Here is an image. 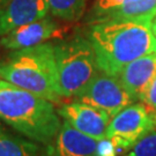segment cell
I'll return each instance as SVG.
<instances>
[{
    "mask_svg": "<svg viewBox=\"0 0 156 156\" xmlns=\"http://www.w3.org/2000/svg\"><path fill=\"white\" fill-rule=\"evenodd\" d=\"M88 38L100 71L118 76L124 67L140 57L156 52L151 22L105 21L90 24Z\"/></svg>",
    "mask_w": 156,
    "mask_h": 156,
    "instance_id": "cell-1",
    "label": "cell"
},
{
    "mask_svg": "<svg viewBox=\"0 0 156 156\" xmlns=\"http://www.w3.org/2000/svg\"><path fill=\"white\" fill-rule=\"evenodd\" d=\"M0 120L23 136L51 147L62 127L53 102L0 80Z\"/></svg>",
    "mask_w": 156,
    "mask_h": 156,
    "instance_id": "cell-2",
    "label": "cell"
},
{
    "mask_svg": "<svg viewBox=\"0 0 156 156\" xmlns=\"http://www.w3.org/2000/svg\"><path fill=\"white\" fill-rule=\"evenodd\" d=\"M0 78L53 103L64 98L53 43L13 50L0 60Z\"/></svg>",
    "mask_w": 156,
    "mask_h": 156,
    "instance_id": "cell-3",
    "label": "cell"
},
{
    "mask_svg": "<svg viewBox=\"0 0 156 156\" xmlns=\"http://www.w3.org/2000/svg\"><path fill=\"white\" fill-rule=\"evenodd\" d=\"M53 45L62 96L74 98L100 72L93 44L88 37L75 34Z\"/></svg>",
    "mask_w": 156,
    "mask_h": 156,
    "instance_id": "cell-4",
    "label": "cell"
},
{
    "mask_svg": "<svg viewBox=\"0 0 156 156\" xmlns=\"http://www.w3.org/2000/svg\"><path fill=\"white\" fill-rule=\"evenodd\" d=\"M155 129L154 118L144 103H132L111 118L106 138L119 151H128L146 134Z\"/></svg>",
    "mask_w": 156,
    "mask_h": 156,
    "instance_id": "cell-5",
    "label": "cell"
},
{
    "mask_svg": "<svg viewBox=\"0 0 156 156\" xmlns=\"http://www.w3.org/2000/svg\"><path fill=\"white\" fill-rule=\"evenodd\" d=\"M75 101L98 108L113 117L124 108L134 103L133 97L124 88L118 76L100 72L90 80L82 90H80Z\"/></svg>",
    "mask_w": 156,
    "mask_h": 156,
    "instance_id": "cell-6",
    "label": "cell"
},
{
    "mask_svg": "<svg viewBox=\"0 0 156 156\" xmlns=\"http://www.w3.org/2000/svg\"><path fill=\"white\" fill-rule=\"evenodd\" d=\"M59 116L80 132L96 140L106 136V129L111 120L110 115L98 108L80 101L62 104L58 109Z\"/></svg>",
    "mask_w": 156,
    "mask_h": 156,
    "instance_id": "cell-7",
    "label": "cell"
},
{
    "mask_svg": "<svg viewBox=\"0 0 156 156\" xmlns=\"http://www.w3.org/2000/svg\"><path fill=\"white\" fill-rule=\"evenodd\" d=\"M62 35V27L52 17L46 15L4 35L0 37V45L7 50H19L46 43L49 39L60 37Z\"/></svg>",
    "mask_w": 156,
    "mask_h": 156,
    "instance_id": "cell-8",
    "label": "cell"
},
{
    "mask_svg": "<svg viewBox=\"0 0 156 156\" xmlns=\"http://www.w3.org/2000/svg\"><path fill=\"white\" fill-rule=\"evenodd\" d=\"M48 0H9L0 11V37L14 29L49 15Z\"/></svg>",
    "mask_w": 156,
    "mask_h": 156,
    "instance_id": "cell-9",
    "label": "cell"
},
{
    "mask_svg": "<svg viewBox=\"0 0 156 156\" xmlns=\"http://www.w3.org/2000/svg\"><path fill=\"white\" fill-rule=\"evenodd\" d=\"M156 75V52L146 55L127 64L119 73L118 79L120 80L124 88L133 100H142L148 86Z\"/></svg>",
    "mask_w": 156,
    "mask_h": 156,
    "instance_id": "cell-10",
    "label": "cell"
},
{
    "mask_svg": "<svg viewBox=\"0 0 156 156\" xmlns=\"http://www.w3.org/2000/svg\"><path fill=\"white\" fill-rule=\"evenodd\" d=\"M98 140L80 132L62 120L53 145L50 147L52 156H98Z\"/></svg>",
    "mask_w": 156,
    "mask_h": 156,
    "instance_id": "cell-11",
    "label": "cell"
},
{
    "mask_svg": "<svg viewBox=\"0 0 156 156\" xmlns=\"http://www.w3.org/2000/svg\"><path fill=\"white\" fill-rule=\"evenodd\" d=\"M0 156H52L50 147L17 133L0 120Z\"/></svg>",
    "mask_w": 156,
    "mask_h": 156,
    "instance_id": "cell-12",
    "label": "cell"
},
{
    "mask_svg": "<svg viewBox=\"0 0 156 156\" xmlns=\"http://www.w3.org/2000/svg\"><path fill=\"white\" fill-rule=\"evenodd\" d=\"M156 16V0H124L120 5L101 16L97 22L133 21L153 22Z\"/></svg>",
    "mask_w": 156,
    "mask_h": 156,
    "instance_id": "cell-13",
    "label": "cell"
},
{
    "mask_svg": "<svg viewBox=\"0 0 156 156\" xmlns=\"http://www.w3.org/2000/svg\"><path fill=\"white\" fill-rule=\"evenodd\" d=\"M52 16L62 21L76 22L83 16L88 0H48Z\"/></svg>",
    "mask_w": 156,
    "mask_h": 156,
    "instance_id": "cell-14",
    "label": "cell"
},
{
    "mask_svg": "<svg viewBox=\"0 0 156 156\" xmlns=\"http://www.w3.org/2000/svg\"><path fill=\"white\" fill-rule=\"evenodd\" d=\"M124 156H156V128L140 139Z\"/></svg>",
    "mask_w": 156,
    "mask_h": 156,
    "instance_id": "cell-15",
    "label": "cell"
},
{
    "mask_svg": "<svg viewBox=\"0 0 156 156\" xmlns=\"http://www.w3.org/2000/svg\"><path fill=\"white\" fill-rule=\"evenodd\" d=\"M124 0H95L94 5L91 7L89 15H88V23L93 24L101 16H103L105 13L111 11L112 8L120 5Z\"/></svg>",
    "mask_w": 156,
    "mask_h": 156,
    "instance_id": "cell-16",
    "label": "cell"
},
{
    "mask_svg": "<svg viewBox=\"0 0 156 156\" xmlns=\"http://www.w3.org/2000/svg\"><path fill=\"white\" fill-rule=\"evenodd\" d=\"M141 103L147 108V110L151 112V115L154 117L156 115V75L151 80V84L146 90L145 95L141 100Z\"/></svg>",
    "mask_w": 156,
    "mask_h": 156,
    "instance_id": "cell-17",
    "label": "cell"
},
{
    "mask_svg": "<svg viewBox=\"0 0 156 156\" xmlns=\"http://www.w3.org/2000/svg\"><path fill=\"white\" fill-rule=\"evenodd\" d=\"M118 151L113 141L109 138H103L98 140L97 146V155L98 156H117Z\"/></svg>",
    "mask_w": 156,
    "mask_h": 156,
    "instance_id": "cell-18",
    "label": "cell"
},
{
    "mask_svg": "<svg viewBox=\"0 0 156 156\" xmlns=\"http://www.w3.org/2000/svg\"><path fill=\"white\" fill-rule=\"evenodd\" d=\"M8 2H9V0H0V11L4 9Z\"/></svg>",
    "mask_w": 156,
    "mask_h": 156,
    "instance_id": "cell-19",
    "label": "cell"
},
{
    "mask_svg": "<svg viewBox=\"0 0 156 156\" xmlns=\"http://www.w3.org/2000/svg\"><path fill=\"white\" fill-rule=\"evenodd\" d=\"M151 29H153V33H154V35L156 36V16H155V19L153 20V22H151Z\"/></svg>",
    "mask_w": 156,
    "mask_h": 156,
    "instance_id": "cell-20",
    "label": "cell"
},
{
    "mask_svg": "<svg viewBox=\"0 0 156 156\" xmlns=\"http://www.w3.org/2000/svg\"><path fill=\"white\" fill-rule=\"evenodd\" d=\"M153 118H154V124H155V128H156V115Z\"/></svg>",
    "mask_w": 156,
    "mask_h": 156,
    "instance_id": "cell-21",
    "label": "cell"
}]
</instances>
